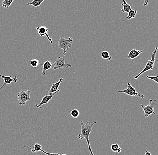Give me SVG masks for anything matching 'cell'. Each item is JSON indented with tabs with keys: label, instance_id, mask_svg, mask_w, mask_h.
I'll return each mask as SVG.
<instances>
[{
	"label": "cell",
	"instance_id": "ba28073f",
	"mask_svg": "<svg viewBox=\"0 0 158 155\" xmlns=\"http://www.w3.org/2000/svg\"><path fill=\"white\" fill-rule=\"evenodd\" d=\"M36 30L40 36L41 37H43L44 36H46L49 42H50V44L51 45L53 44V40L51 38L49 37L48 33H47L48 31V28L45 26H38V27H36Z\"/></svg>",
	"mask_w": 158,
	"mask_h": 155
},
{
	"label": "cell",
	"instance_id": "44dd1931",
	"mask_svg": "<svg viewBox=\"0 0 158 155\" xmlns=\"http://www.w3.org/2000/svg\"><path fill=\"white\" fill-rule=\"evenodd\" d=\"M30 65L31 66L32 68H35L38 67V66L42 65L40 63L39 61L37 60L33 59L31 60L30 62Z\"/></svg>",
	"mask_w": 158,
	"mask_h": 155
},
{
	"label": "cell",
	"instance_id": "8fae6325",
	"mask_svg": "<svg viewBox=\"0 0 158 155\" xmlns=\"http://www.w3.org/2000/svg\"><path fill=\"white\" fill-rule=\"evenodd\" d=\"M60 90H59L58 91H57V92H55V93H54V94H53L52 95H45V96L43 97V98H42L41 102L40 103V104L38 105H35L36 108H41V106L45 104H47V103H48V102L51 99L53 98V96H54L55 94L59 93V92H60Z\"/></svg>",
	"mask_w": 158,
	"mask_h": 155
},
{
	"label": "cell",
	"instance_id": "ffe728a7",
	"mask_svg": "<svg viewBox=\"0 0 158 155\" xmlns=\"http://www.w3.org/2000/svg\"><path fill=\"white\" fill-rule=\"evenodd\" d=\"M14 0H4L3 1L1 5L5 8L7 9L10 6H11Z\"/></svg>",
	"mask_w": 158,
	"mask_h": 155
},
{
	"label": "cell",
	"instance_id": "277c9868",
	"mask_svg": "<svg viewBox=\"0 0 158 155\" xmlns=\"http://www.w3.org/2000/svg\"><path fill=\"white\" fill-rule=\"evenodd\" d=\"M157 47H156L155 50H154V52L152 53V59L148 61L145 68H144V69L139 74L136 75L134 77V79H137L139 76L143 74L144 72H146L148 71L153 70V68H154V63H155V59H156V54L157 52Z\"/></svg>",
	"mask_w": 158,
	"mask_h": 155
},
{
	"label": "cell",
	"instance_id": "6da1fadb",
	"mask_svg": "<svg viewBox=\"0 0 158 155\" xmlns=\"http://www.w3.org/2000/svg\"><path fill=\"white\" fill-rule=\"evenodd\" d=\"M81 133L78 135V138L80 140H83L85 139L87 143L89 151L90 153V155H94L91 148L90 144L89 135L92 131V129L94 125L97 123L96 122L91 123L90 122L86 121L85 124H84L83 121L82 120L81 121Z\"/></svg>",
	"mask_w": 158,
	"mask_h": 155
},
{
	"label": "cell",
	"instance_id": "5bb4252c",
	"mask_svg": "<svg viewBox=\"0 0 158 155\" xmlns=\"http://www.w3.org/2000/svg\"><path fill=\"white\" fill-rule=\"evenodd\" d=\"M42 66H43V68H42V75L44 76L45 75L46 71L52 68L53 65L51 62L49 61V60H46L42 64Z\"/></svg>",
	"mask_w": 158,
	"mask_h": 155
},
{
	"label": "cell",
	"instance_id": "8992f818",
	"mask_svg": "<svg viewBox=\"0 0 158 155\" xmlns=\"http://www.w3.org/2000/svg\"><path fill=\"white\" fill-rule=\"evenodd\" d=\"M52 65H54L53 68L55 70H58L62 68H65L66 70L69 68L72 67V65L70 64L65 63V58L61 57H58L55 62L52 63Z\"/></svg>",
	"mask_w": 158,
	"mask_h": 155
},
{
	"label": "cell",
	"instance_id": "484cf974",
	"mask_svg": "<svg viewBox=\"0 0 158 155\" xmlns=\"http://www.w3.org/2000/svg\"><path fill=\"white\" fill-rule=\"evenodd\" d=\"M61 155H67L65 154H62Z\"/></svg>",
	"mask_w": 158,
	"mask_h": 155
},
{
	"label": "cell",
	"instance_id": "e0dca14e",
	"mask_svg": "<svg viewBox=\"0 0 158 155\" xmlns=\"http://www.w3.org/2000/svg\"><path fill=\"white\" fill-rule=\"evenodd\" d=\"M101 56L104 59L110 61L112 59V57L110 55L109 53L106 51H103L101 53Z\"/></svg>",
	"mask_w": 158,
	"mask_h": 155
},
{
	"label": "cell",
	"instance_id": "7402d4cb",
	"mask_svg": "<svg viewBox=\"0 0 158 155\" xmlns=\"http://www.w3.org/2000/svg\"><path fill=\"white\" fill-rule=\"evenodd\" d=\"M71 115L74 118L78 117L80 115V112L77 109L73 110L71 112Z\"/></svg>",
	"mask_w": 158,
	"mask_h": 155
},
{
	"label": "cell",
	"instance_id": "3957f363",
	"mask_svg": "<svg viewBox=\"0 0 158 155\" xmlns=\"http://www.w3.org/2000/svg\"><path fill=\"white\" fill-rule=\"evenodd\" d=\"M73 41V40L72 38H68L67 39H65L62 37L58 40V42H59V48L63 49L64 51L63 53V55L65 56V54L68 52L69 48H71Z\"/></svg>",
	"mask_w": 158,
	"mask_h": 155
},
{
	"label": "cell",
	"instance_id": "9a60e30c",
	"mask_svg": "<svg viewBox=\"0 0 158 155\" xmlns=\"http://www.w3.org/2000/svg\"><path fill=\"white\" fill-rule=\"evenodd\" d=\"M121 6L123 7V9L121 10V11L123 13H128L130 11L132 10L131 6L126 2V1L123 0Z\"/></svg>",
	"mask_w": 158,
	"mask_h": 155
},
{
	"label": "cell",
	"instance_id": "30bf717a",
	"mask_svg": "<svg viewBox=\"0 0 158 155\" xmlns=\"http://www.w3.org/2000/svg\"><path fill=\"white\" fill-rule=\"evenodd\" d=\"M64 81V79L63 78H60L59 79V81L56 83L53 84L51 86V88L49 90L47 91L48 93V95H53L55 92H57L59 90V87L60 84Z\"/></svg>",
	"mask_w": 158,
	"mask_h": 155
},
{
	"label": "cell",
	"instance_id": "2e32d148",
	"mask_svg": "<svg viewBox=\"0 0 158 155\" xmlns=\"http://www.w3.org/2000/svg\"><path fill=\"white\" fill-rule=\"evenodd\" d=\"M44 2V0H33L30 2H27V5H32L33 7L39 6Z\"/></svg>",
	"mask_w": 158,
	"mask_h": 155
},
{
	"label": "cell",
	"instance_id": "52a82bcc",
	"mask_svg": "<svg viewBox=\"0 0 158 155\" xmlns=\"http://www.w3.org/2000/svg\"><path fill=\"white\" fill-rule=\"evenodd\" d=\"M30 91L28 90L27 91H21L18 93L17 100L19 102V106H21L22 105H26L27 102L30 100Z\"/></svg>",
	"mask_w": 158,
	"mask_h": 155
},
{
	"label": "cell",
	"instance_id": "d4e9b609",
	"mask_svg": "<svg viewBox=\"0 0 158 155\" xmlns=\"http://www.w3.org/2000/svg\"><path fill=\"white\" fill-rule=\"evenodd\" d=\"M145 155H152V153H151L150 152H148V151H145Z\"/></svg>",
	"mask_w": 158,
	"mask_h": 155
},
{
	"label": "cell",
	"instance_id": "cb8c5ba5",
	"mask_svg": "<svg viewBox=\"0 0 158 155\" xmlns=\"http://www.w3.org/2000/svg\"><path fill=\"white\" fill-rule=\"evenodd\" d=\"M40 151L43 152V153H44L46 155H60V153H61V152H60V153H49L45 152V151L42 149H41Z\"/></svg>",
	"mask_w": 158,
	"mask_h": 155
},
{
	"label": "cell",
	"instance_id": "7c38bea8",
	"mask_svg": "<svg viewBox=\"0 0 158 155\" xmlns=\"http://www.w3.org/2000/svg\"><path fill=\"white\" fill-rule=\"evenodd\" d=\"M25 149L27 150V149H30L31 150V152L32 153H36V152H39V151H41V150L42 149V146L41 145H40V144H38V143H36L35 145H34V147H33V148H31L30 147H29V146H23V148H22L21 149Z\"/></svg>",
	"mask_w": 158,
	"mask_h": 155
},
{
	"label": "cell",
	"instance_id": "d6986e66",
	"mask_svg": "<svg viewBox=\"0 0 158 155\" xmlns=\"http://www.w3.org/2000/svg\"><path fill=\"white\" fill-rule=\"evenodd\" d=\"M137 13V10H132L131 11L128 13V15L127 17V19L128 20H130L132 18H134L136 17Z\"/></svg>",
	"mask_w": 158,
	"mask_h": 155
},
{
	"label": "cell",
	"instance_id": "4fadbf2b",
	"mask_svg": "<svg viewBox=\"0 0 158 155\" xmlns=\"http://www.w3.org/2000/svg\"><path fill=\"white\" fill-rule=\"evenodd\" d=\"M143 52V51H140V50L136 49L131 50L130 52H129L128 56H127V58L128 59H131L136 58L138 57L139 55L141 54Z\"/></svg>",
	"mask_w": 158,
	"mask_h": 155
},
{
	"label": "cell",
	"instance_id": "9c48e42d",
	"mask_svg": "<svg viewBox=\"0 0 158 155\" xmlns=\"http://www.w3.org/2000/svg\"><path fill=\"white\" fill-rule=\"evenodd\" d=\"M0 76H1L2 79H3L4 81V83L2 86H1V88H0V90L2 89V88H3V87L6 86V85L11 84L12 82H14L15 83H16L18 81L16 76H15L14 77H13L12 76H6L2 75H1V74H0Z\"/></svg>",
	"mask_w": 158,
	"mask_h": 155
},
{
	"label": "cell",
	"instance_id": "ac0fdd59",
	"mask_svg": "<svg viewBox=\"0 0 158 155\" xmlns=\"http://www.w3.org/2000/svg\"><path fill=\"white\" fill-rule=\"evenodd\" d=\"M111 149L114 152L119 153L122 151V149L118 144H114L111 145Z\"/></svg>",
	"mask_w": 158,
	"mask_h": 155
},
{
	"label": "cell",
	"instance_id": "603a6c76",
	"mask_svg": "<svg viewBox=\"0 0 158 155\" xmlns=\"http://www.w3.org/2000/svg\"><path fill=\"white\" fill-rule=\"evenodd\" d=\"M146 78H148V79H151V80H153V81L156 82V83H158V76L157 75L155 76H152L148 75L146 76Z\"/></svg>",
	"mask_w": 158,
	"mask_h": 155
},
{
	"label": "cell",
	"instance_id": "5b68a950",
	"mask_svg": "<svg viewBox=\"0 0 158 155\" xmlns=\"http://www.w3.org/2000/svg\"><path fill=\"white\" fill-rule=\"evenodd\" d=\"M127 87H128L127 89H124L123 90H118L117 91V93H124V94H127L129 96H132V97H138L143 98V99L144 98V95L139 92H137L135 88H133V86L130 84L129 82H128Z\"/></svg>",
	"mask_w": 158,
	"mask_h": 155
},
{
	"label": "cell",
	"instance_id": "7a4b0ae2",
	"mask_svg": "<svg viewBox=\"0 0 158 155\" xmlns=\"http://www.w3.org/2000/svg\"><path fill=\"white\" fill-rule=\"evenodd\" d=\"M157 104V101L152 99L149 100V104L147 106H145L143 104L141 105V108L143 110L145 117L146 118L150 116L151 118L152 119V118L151 117V115L152 114L155 115H156V114L154 111V109L155 107L156 106Z\"/></svg>",
	"mask_w": 158,
	"mask_h": 155
}]
</instances>
